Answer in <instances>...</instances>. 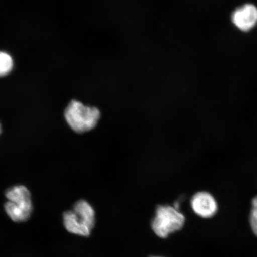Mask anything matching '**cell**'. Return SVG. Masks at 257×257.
<instances>
[{"label":"cell","mask_w":257,"mask_h":257,"mask_svg":"<svg viewBox=\"0 0 257 257\" xmlns=\"http://www.w3.org/2000/svg\"><path fill=\"white\" fill-rule=\"evenodd\" d=\"M64 227L69 232L81 236H89L95 224L94 209L85 200L77 201L73 210L63 214Z\"/></svg>","instance_id":"obj_1"},{"label":"cell","mask_w":257,"mask_h":257,"mask_svg":"<svg viewBox=\"0 0 257 257\" xmlns=\"http://www.w3.org/2000/svg\"><path fill=\"white\" fill-rule=\"evenodd\" d=\"M5 196L8 201L5 204V210L12 220L22 223L30 218L34 207L31 193L26 186H13L6 190Z\"/></svg>","instance_id":"obj_2"},{"label":"cell","mask_w":257,"mask_h":257,"mask_svg":"<svg viewBox=\"0 0 257 257\" xmlns=\"http://www.w3.org/2000/svg\"><path fill=\"white\" fill-rule=\"evenodd\" d=\"M100 116V111L97 108L85 105L76 100L70 102L64 111L67 124L77 133L93 130L98 124Z\"/></svg>","instance_id":"obj_3"},{"label":"cell","mask_w":257,"mask_h":257,"mask_svg":"<svg viewBox=\"0 0 257 257\" xmlns=\"http://www.w3.org/2000/svg\"><path fill=\"white\" fill-rule=\"evenodd\" d=\"M185 223V217L179 210L170 205H159L151 225L157 236L166 238L181 230Z\"/></svg>","instance_id":"obj_4"},{"label":"cell","mask_w":257,"mask_h":257,"mask_svg":"<svg viewBox=\"0 0 257 257\" xmlns=\"http://www.w3.org/2000/svg\"><path fill=\"white\" fill-rule=\"evenodd\" d=\"M231 21L241 32L251 31L257 26V6L250 3L239 6L231 15Z\"/></svg>","instance_id":"obj_5"},{"label":"cell","mask_w":257,"mask_h":257,"mask_svg":"<svg viewBox=\"0 0 257 257\" xmlns=\"http://www.w3.org/2000/svg\"><path fill=\"white\" fill-rule=\"evenodd\" d=\"M191 205L194 213L204 218L213 217L218 210V204L213 195L205 191L198 192L193 195Z\"/></svg>","instance_id":"obj_6"},{"label":"cell","mask_w":257,"mask_h":257,"mask_svg":"<svg viewBox=\"0 0 257 257\" xmlns=\"http://www.w3.org/2000/svg\"><path fill=\"white\" fill-rule=\"evenodd\" d=\"M14 67V61L9 54L0 51V77L8 75Z\"/></svg>","instance_id":"obj_7"},{"label":"cell","mask_w":257,"mask_h":257,"mask_svg":"<svg viewBox=\"0 0 257 257\" xmlns=\"http://www.w3.org/2000/svg\"><path fill=\"white\" fill-rule=\"evenodd\" d=\"M249 222L253 233L257 236V196L252 201V208L250 210Z\"/></svg>","instance_id":"obj_8"},{"label":"cell","mask_w":257,"mask_h":257,"mask_svg":"<svg viewBox=\"0 0 257 257\" xmlns=\"http://www.w3.org/2000/svg\"><path fill=\"white\" fill-rule=\"evenodd\" d=\"M2 133V126H1V124H0V134H1Z\"/></svg>","instance_id":"obj_9"},{"label":"cell","mask_w":257,"mask_h":257,"mask_svg":"<svg viewBox=\"0 0 257 257\" xmlns=\"http://www.w3.org/2000/svg\"><path fill=\"white\" fill-rule=\"evenodd\" d=\"M151 257H160V256H151Z\"/></svg>","instance_id":"obj_10"}]
</instances>
